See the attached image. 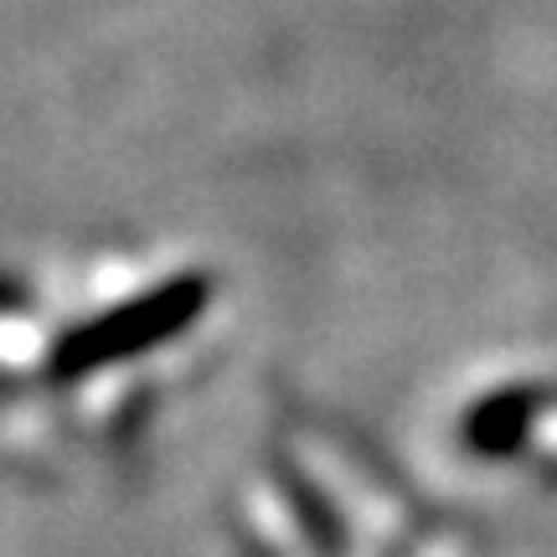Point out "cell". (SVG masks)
Wrapping results in <instances>:
<instances>
[{"label": "cell", "mask_w": 557, "mask_h": 557, "mask_svg": "<svg viewBox=\"0 0 557 557\" xmlns=\"http://www.w3.org/2000/svg\"><path fill=\"white\" fill-rule=\"evenodd\" d=\"M212 310V284L201 274L139 278L120 289H99L78 315L58 320V331L37 336V387L62 403L88 434H120L114 387L135 393L139 361L176 346Z\"/></svg>", "instance_id": "6da1fadb"}]
</instances>
